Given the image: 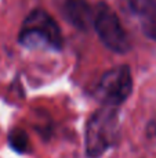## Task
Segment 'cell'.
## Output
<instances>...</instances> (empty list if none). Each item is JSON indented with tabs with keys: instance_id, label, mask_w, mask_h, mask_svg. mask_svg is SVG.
<instances>
[{
	"instance_id": "5b68a950",
	"label": "cell",
	"mask_w": 156,
	"mask_h": 158,
	"mask_svg": "<svg viewBox=\"0 0 156 158\" xmlns=\"http://www.w3.org/2000/svg\"><path fill=\"white\" fill-rule=\"evenodd\" d=\"M55 4L61 14L76 28L87 29L91 19L94 21V15L86 0H55Z\"/></svg>"
},
{
	"instance_id": "6da1fadb",
	"label": "cell",
	"mask_w": 156,
	"mask_h": 158,
	"mask_svg": "<svg viewBox=\"0 0 156 158\" xmlns=\"http://www.w3.org/2000/svg\"><path fill=\"white\" fill-rule=\"evenodd\" d=\"M120 135L119 115L115 107H101L86 125V156L88 158L102 157L116 144Z\"/></svg>"
},
{
	"instance_id": "7a4b0ae2",
	"label": "cell",
	"mask_w": 156,
	"mask_h": 158,
	"mask_svg": "<svg viewBox=\"0 0 156 158\" xmlns=\"http://www.w3.org/2000/svg\"><path fill=\"white\" fill-rule=\"evenodd\" d=\"M19 42L30 49L58 50L62 46V35L55 21L46 11L35 10L24 21Z\"/></svg>"
},
{
	"instance_id": "52a82bcc",
	"label": "cell",
	"mask_w": 156,
	"mask_h": 158,
	"mask_svg": "<svg viewBox=\"0 0 156 158\" xmlns=\"http://www.w3.org/2000/svg\"><path fill=\"white\" fill-rule=\"evenodd\" d=\"M8 143L10 146L18 153H25L29 147V140H28V135L22 129H13L8 135Z\"/></svg>"
},
{
	"instance_id": "3957f363",
	"label": "cell",
	"mask_w": 156,
	"mask_h": 158,
	"mask_svg": "<svg viewBox=\"0 0 156 158\" xmlns=\"http://www.w3.org/2000/svg\"><path fill=\"white\" fill-rule=\"evenodd\" d=\"M133 90L130 68L119 65L107 71L96 87V97L107 107H118L127 100Z\"/></svg>"
},
{
	"instance_id": "8992f818",
	"label": "cell",
	"mask_w": 156,
	"mask_h": 158,
	"mask_svg": "<svg viewBox=\"0 0 156 158\" xmlns=\"http://www.w3.org/2000/svg\"><path fill=\"white\" fill-rule=\"evenodd\" d=\"M131 11L142 18L145 32L156 39V0H126Z\"/></svg>"
},
{
	"instance_id": "277c9868",
	"label": "cell",
	"mask_w": 156,
	"mask_h": 158,
	"mask_svg": "<svg viewBox=\"0 0 156 158\" xmlns=\"http://www.w3.org/2000/svg\"><path fill=\"white\" fill-rule=\"evenodd\" d=\"M94 27L101 42L116 53H126L130 49V39L119 17L107 4H99L94 13Z\"/></svg>"
}]
</instances>
